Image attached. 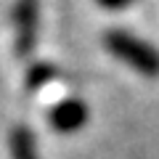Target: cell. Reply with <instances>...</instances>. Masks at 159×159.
<instances>
[{
	"label": "cell",
	"mask_w": 159,
	"mask_h": 159,
	"mask_svg": "<svg viewBox=\"0 0 159 159\" xmlns=\"http://www.w3.org/2000/svg\"><path fill=\"white\" fill-rule=\"evenodd\" d=\"M96 3L106 11H122V8H130L135 0H96Z\"/></svg>",
	"instance_id": "cell-5"
},
{
	"label": "cell",
	"mask_w": 159,
	"mask_h": 159,
	"mask_svg": "<svg viewBox=\"0 0 159 159\" xmlns=\"http://www.w3.org/2000/svg\"><path fill=\"white\" fill-rule=\"evenodd\" d=\"M103 48L133 72L143 77H159V51L138 34L127 29H109L103 34Z\"/></svg>",
	"instance_id": "cell-1"
},
{
	"label": "cell",
	"mask_w": 159,
	"mask_h": 159,
	"mask_svg": "<svg viewBox=\"0 0 159 159\" xmlns=\"http://www.w3.org/2000/svg\"><path fill=\"white\" fill-rule=\"evenodd\" d=\"M34 11H37V0H19V3H16V29H19V51H29V45H32Z\"/></svg>",
	"instance_id": "cell-3"
},
{
	"label": "cell",
	"mask_w": 159,
	"mask_h": 159,
	"mask_svg": "<svg viewBox=\"0 0 159 159\" xmlns=\"http://www.w3.org/2000/svg\"><path fill=\"white\" fill-rule=\"evenodd\" d=\"M48 119H51L53 130L74 133V130H80V127L88 122V106L80 101V98H74L72 93H66V90L58 88V93L51 101V114H48Z\"/></svg>",
	"instance_id": "cell-2"
},
{
	"label": "cell",
	"mask_w": 159,
	"mask_h": 159,
	"mask_svg": "<svg viewBox=\"0 0 159 159\" xmlns=\"http://www.w3.org/2000/svg\"><path fill=\"white\" fill-rule=\"evenodd\" d=\"M11 159H40L34 148V138L24 125H16L11 133Z\"/></svg>",
	"instance_id": "cell-4"
}]
</instances>
